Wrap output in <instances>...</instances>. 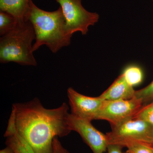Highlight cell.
<instances>
[{
  "mask_svg": "<svg viewBox=\"0 0 153 153\" xmlns=\"http://www.w3.org/2000/svg\"><path fill=\"white\" fill-rule=\"evenodd\" d=\"M68 110L65 102L47 109L37 98L15 103L6 131L16 132L36 153H53L55 137L66 136L71 131L67 123Z\"/></svg>",
  "mask_w": 153,
  "mask_h": 153,
  "instance_id": "cell-1",
  "label": "cell"
},
{
  "mask_svg": "<svg viewBox=\"0 0 153 153\" xmlns=\"http://www.w3.org/2000/svg\"><path fill=\"white\" fill-rule=\"evenodd\" d=\"M31 23L36 39L33 52L45 45L55 53L71 44V35L66 29V21L60 7L49 12L39 8L31 0L25 16V22Z\"/></svg>",
  "mask_w": 153,
  "mask_h": 153,
  "instance_id": "cell-2",
  "label": "cell"
},
{
  "mask_svg": "<svg viewBox=\"0 0 153 153\" xmlns=\"http://www.w3.org/2000/svg\"><path fill=\"white\" fill-rule=\"evenodd\" d=\"M36 39L32 24H18L10 33L0 38V62H14L22 66H36L33 42Z\"/></svg>",
  "mask_w": 153,
  "mask_h": 153,
  "instance_id": "cell-3",
  "label": "cell"
},
{
  "mask_svg": "<svg viewBox=\"0 0 153 153\" xmlns=\"http://www.w3.org/2000/svg\"><path fill=\"white\" fill-rule=\"evenodd\" d=\"M111 128L106 134L108 144L123 147L129 143L137 142L153 146V125L146 121L133 119Z\"/></svg>",
  "mask_w": 153,
  "mask_h": 153,
  "instance_id": "cell-4",
  "label": "cell"
},
{
  "mask_svg": "<svg viewBox=\"0 0 153 153\" xmlns=\"http://www.w3.org/2000/svg\"><path fill=\"white\" fill-rule=\"evenodd\" d=\"M82 0H57L66 21V29L72 36L79 32L82 35L87 34L88 28L98 22L99 15L89 12L82 4Z\"/></svg>",
  "mask_w": 153,
  "mask_h": 153,
  "instance_id": "cell-5",
  "label": "cell"
},
{
  "mask_svg": "<svg viewBox=\"0 0 153 153\" xmlns=\"http://www.w3.org/2000/svg\"><path fill=\"white\" fill-rule=\"evenodd\" d=\"M143 105L135 96L129 100H104L96 120H106L111 127L133 119Z\"/></svg>",
  "mask_w": 153,
  "mask_h": 153,
  "instance_id": "cell-6",
  "label": "cell"
},
{
  "mask_svg": "<svg viewBox=\"0 0 153 153\" xmlns=\"http://www.w3.org/2000/svg\"><path fill=\"white\" fill-rule=\"evenodd\" d=\"M67 123L71 131L78 133L94 153H104L108 146L106 134H104L94 127L91 122L68 115Z\"/></svg>",
  "mask_w": 153,
  "mask_h": 153,
  "instance_id": "cell-7",
  "label": "cell"
},
{
  "mask_svg": "<svg viewBox=\"0 0 153 153\" xmlns=\"http://www.w3.org/2000/svg\"><path fill=\"white\" fill-rule=\"evenodd\" d=\"M71 114L76 117L91 122L96 120L104 100L97 97H91L78 93L72 88L67 89Z\"/></svg>",
  "mask_w": 153,
  "mask_h": 153,
  "instance_id": "cell-8",
  "label": "cell"
},
{
  "mask_svg": "<svg viewBox=\"0 0 153 153\" xmlns=\"http://www.w3.org/2000/svg\"><path fill=\"white\" fill-rule=\"evenodd\" d=\"M135 92L121 74L99 97L105 100H129L134 97Z\"/></svg>",
  "mask_w": 153,
  "mask_h": 153,
  "instance_id": "cell-9",
  "label": "cell"
},
{
  "mask_svg": "<svg viewBox=\"0 0 153 153\" xmlns=\"http://www.w3.org/2000/svg\"><path fill=\"white\" fill-rule=\"evenodd\" d=\"M31 0H0V11L10 14L19 24L25 22V16Z\"/></svg>",
  "mask_w": 153,
  "mask_h": 153,
  "instance_id": "cell-10",
  "label": "cell"
},
{
  "mask_svg": "<svg viewBox=\"0 0 153 153\" xmlns=\"http://www.w3.org/2000/svg\"><path fill=\"white\" fill-rule=\"evenodd\" d=\"M122 74L126 81L133 87L139 85L143 79L142 69L137 65L128 66L125 68Z\"/></svg>",
  "mask_w": 153,
  "mask_h": 153,
  "instance_id": "cell-11",
  "label": "cell"
},
{
  "mask_svg": "<svg viewBox=\"0 0 153 153\" xmlns=\"http://www.w3.org/2000/svg\"><path fill=\"white\" fill-rule=\"evenodd\" d=\"M19 22L16 18L10 14L0 11V36L7 35L14 30Z\"/></svg>",
  "mask_w": 153,
  "mask_h": 153,
  "instance_id": "cell-12",
  "label": "cell"
},
{
  "mask_svg": "<svg viewBox=\"0 0 153 153\" xmlns=\"http://www.w3.org/2000/svg\"><path fill=\"white\" fill-rule=\"evenodd\" d=\"M5 137L7 138L6 144L13 149L14 153H29L15 132L11 133Z\"/></svg>",
  "mask_w": 153,
  "mask_h": 153,
  "instance_id": "cell-13",
  "label": "cell"
},
{
  "mask_svg": "<svg viewBox=\"0 0 153 153\" xmlns=\"http://www.w3.org/2000/svg\"><path fill=\"white\" fill-rule=\"evenodd\" d=\"M135 96L140 100L143 105L153 102V80L146 87L140 90L136 91Z\"/></svg>",
  "mask_w": 153,
  "mask_h": 153,
  "instance_id": "cell-14",
  "label": "cell"
},
{
  "mask_svg": "<svg viewBox=\"0 0 153 153\" xmlns=\"http://www.w3.org/2000/svg\"><path fill=\"white\" fill-rule=\"evenodd\" d=\"M133 119L142 120L153 125V101L143 105Z\"/></svg>",
  "mask_w": 153,
  "mask_h": 153,
  "instance_id": "cell-15",
  "label": "cell"
},
{
  "mask_svg": "<svg viewBox=\"0 0 153 153\" xmlns=\"http://www.w3.org/2000/svg\"><path fill=\"white\" fill-rule=\"evenodd\" d=\"M125 147L128 149L126 153H153V146L142 143H131Z\"/></svg>",
  "mask_w": 153,
  "mask_h": 153,
  "instance_id": "cell-16",
  "label": "cell"
},
{
  "mask_svg": "<svg viewBox=\"0 0 153 153\" xmlns=\"http://www.w3.org/2000/svg\"><path fill=\"white\" fill-rule=\"evenodd\" d=\"M122 146L120 145L109 144L108 146V153H123L122 152Z\"/></svg>",
  "mask_w": 153,
  "mask_h": 153,
  "instance_id": "cell-17",
  "label": "cell"
},
{
  "mask_svg": "<svg viewBox=\"0 0 153 153\" xmlns=\"http://www.w3.org/2000/svg\"><path fill=\"white\" fill-rule=\"evenodd\" d=\"M15 133L18 136V137H19V139L21 141L22 143L23 144V145L25 146V148L27 149V150L28 152H29V153H36L34 152V151L33 150V149H32V148L29 146V144L26 142V141L25 140H23V139L22 138V137H21L19 135L17 134L16 132H15Z\"/></svg>",
  "mask_w": 153,
  "mask_h": 153,
  "instance_id": "cell-18",
  "label": "cell"
},
{
  "mask_svg": "<svg viewBox=\"0 0 153 153\" xmlns=\"http://www.w3.org/2000/svg\"><path fill=\"white\" fill-rule=\"evenodd\" d=\"M0 153H15L12 148L7 146V147L5 149L1 150Z\"/></svg>",
  "mask_w": 153,
  "mask_h": 153,
  "instance_id": "cell-19",
  "label": "cell"
},
{
  "mask_svg": "<svg viewBox=\"0 0 153 153\" xmlns=\"http://www.w3.org/2000/svg\"><path fill=\"white\" fill-rule=\"evenodd\" d=\"M55 1L57 2V0H55Z\"/></svg>",
  "mask_w": 153,
  "mask_h": 153,
  "instance_id": "cell-20",
  "label": "cell"
},
{
  "mask_svg": "<svg viewBox=\"0 0 153 153\" xmlns=\"http://www.w3.org/2000/svg\"></svg>",
  "mask_w": 153,
  "mask_h": 153,
  "instance_id": "cell-21",
  "label": "cell"
}]
</instances>
